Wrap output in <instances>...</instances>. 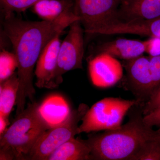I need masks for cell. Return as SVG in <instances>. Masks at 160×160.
Returning <instances> with one entry per match:
<instances>
[{
    "mask_svg": "<svg viewBox=\"0 0 160 160\" xmlns=\"http://www.w3.org/2000/svg\"><path fill=\"white\" fill-rule=\"evenodd\" d=\"M79 21L73 10L67 12L52 22H32L15 17L5 18L3 28L17 58L18 76L19 81L16 104V115L25 109L26 101L34 102L36 91L33 84L34 68L45 46L57 35L75 21Z\"/></svg>",
    "mask_w": 160,
    "mask_h": 160,
    "instance_id": "1",
    "label": "cell"
},
{
    "mask_svg": "<svg viewBox=\"0 0 160 160\" xmlns=\"http://www.w3.org/2000/svg\"><path fill=\"white\" fill-rule=\"evenodd\" d=\"M142 109L131 115L129 122L119 129L90 135L86 142L91 148V159L132 160L156 130L143 120Z\"/></svg>",
    "mask_w": 160,
    "mask_h": 160,
    "instance_id": "2",
    "label": "cell"
},
{
    "mask_svg": "<svg viewBox=\"0 0 160 160\" xmlns=\"http://www.w3.org/2000/svg\"><path fill=\"white\" fill-rule=\"evenodd\" d=\"M36 102L16 115L9 129L0 136V148H7L14 153L15 159L26 160L35 144L51 127L40 112Z\"/></svg>",
    "mask_w": 160,
    "mask_h": 160,
    "instance_id": "3",
    "label": "cell"
},
{
    "mask_svg": "<svg viewBox=\"0 0 160 160\" xmlns=\"http://www.w3.org/2000/svg\"><path fill=\"white\" fill-rule=\"evenodd\" d=\"M141 102L118 98H106L88 109L78 126V134L119 129L126 113Z\"/></svg>",
    "mask_w": 160,
    "mask_h": 160,
    "instance_id": "4",
    "label": "cell"
},
{
    "mask_svg": "<svg viewBox=\"0 0 160 160\" xmlns=\"http://www.w3.org/2000/svg\"><path fill=\"white\" fill-rule=\"evenodd\" d=\"M87 106L80 105L72 110L59 125L47 130L38 140L26 160H47L60 146L78 134V123L88 110Z\"/></svg>",
    "mask_w": 160,
    "mask_h": 160,
    "instance_id": "5",
    "label": "cell"
},
{
    "mask_svg": "<svg viewBox=\"0 0 160 160\" xmlns=\"http://www.w3.org/2000/svg\"><path fill=\"white\" fill-rule=\"evenodd\" d=\"M73 12L85 33L92 32L104 26L118 22L121 0H73Z\"/></svg>",
    "mask_w": 160,
    "mask_h": 160,
    "instance_id": "6",
    "label": "cell"
},
{
    "mask_svg": "<svg viewBox=\"0 0 160 160\" xmlns=\"http://www.w3.org/2000/svg\"><path fill=\"white\" fill-rule=\"evenodd\" d=\"M66 37L61 43L57 66L53 80L56 88L62 82L63 75L71 70L82 69L84 54L83 33L80 21H75L69 26Z\"/></svg>",
    "mask_w": 160,
    "mask_h": 160,
    "instance_id": "7",
    "label": "cell"
},
{
    "mask_svg": "<svg viewBox=\"0 0 160 160\" xmlns=\"http://www.w3.org/2000/svg\"><path fill=\"white\" fill-rule=\"evenodd\" d=\"M88 70L90 79L94 86L107 88L114 86L123 76V66L116 58L104 52L89 59Z\"/></svg>",
    "mask_w": 160,
    "mask_h": 160,
    "instance_id": "8",
    "label": "cell"
},
{
    "mask_svg": "<svg viewBox=\"0 0 160 160\" xmlns=\"http://www.w3.org/2000/svg\"><path fill=\"white\" fill-rule=\"evenodd\" d=\"M126 80L137 100L146 102L153 91V83L149 70V56L142 55L124 61Z\"/></svg>",
    "mask_w": 160,
    "mask_h": 160,
    "instance_id": "9",
    "label": "cell"
},
{
    "mask_svg": "<svg viewBox=\"0 0 160 160\" xmlns=\"http://www.w3.org/2000/svg\"><path fill=\"white\" fill-rule=\"evenodd\" d=\"M62 33L57 35L46 45L36 63L34 71L36 78L35 85L40 89L56 88L53 80L62 43L60 36Z\"/></svg>",
    "mask_w": 160,
    "mask_h": 160,
    "instance_id": "10",
    "label": "cell"
},
{
    "mask_svg": "<svg viewBox=\"0 0 160 160\" xmlns=\"http://www.w3.org/2000/svg\"><path fill=\"white\" fill-rule=\"evenodd\" d=\"M160 18V0H123L118 12V22Z\"/></svg>",
    "mask_w": 160,
    "mask_h": 160,
    "instance_id": "11",
    "label": "cell"
},
{
    "mask_svg": "<svg viewBox=\"0 0 160 160\" xmlns=\"http://www.w3.org/2000/svg\"><path fill=\"white\" fill-rule=\"evenodd\" d=\"M98 52H104L124 61L135 58L145 52V42L137 40L120 38L101 44Z\"/></svg>",
    "mask_w": 160,
    "mask_h": 160,
    "instance_id": "12",
    "label": "cell"
},
{
    "mask_svg": "<svg viewBox=\"0 0 160 160\" xmlns=\"http://www.w3.org/2000/svg\"><path fill=\"white\" fill-rule=\"evenodd\" d=\"M90 159L91 148L86 140L72 138L56 149L47 160Z\"/></svg>",
    "mask_w": 160,
    "mask_h": 160,
    "instance_id": "13",
    "label": "cell"
},
{
    "mask_svg": "<svg viewBox=\"0 0 160 160\" xmlns=\"http://www.w3.org/2000/svg\"><path fill=\"white\" fill-rule=\"evenodd\" d=\"M39 110L51 128L62 122L71 111L66 101L58 96L48 98L40 105Z\"/></svg>",
    "mask_w": 160,
    "mask_h": 160,
    "instance_id": "14",
    "label": "cell"
},
{
    "mask_svg": "<svg viewBox=\"0 0 160 160\" xmlns=\"http://www.w3.org/2000/svg\"><path fill=\"white\" fill-rule=\"evenodd\" d=\"M73 0H40L32 6V11L42 21H55L73 10Z\"/></svg>",
    "mask_w": 160,
    "mask_h": 160,
    "instance_id": "15",
    "label": "cell"
},
{
    "mask_svg": "<svg viewBox=\"0 0 160 160\" xmlns=\"http://www.w3.org/2000/svg\"><path fill=\"white\" fill-rule=\"evenodd\" d=\"M19 81L17 72L0 83V116L8 119L16 103Z\"/></svg>",
    "mask_w": 160,
    "mask_h": 160,
    "instance_id": "16",
    "label": "cell"
},
{
    "mask_svg": "<svg viewBox=\"0 0 160 160\" xmlns=\"http://www.w3.org/2000/svg\"><path fill=\"white\" fill-rule=\"evenodd\" d=\"M18 61L14 52L3 50L0 53V83L12 76L18 69Z\"/></svg>",
    "mask_w": 160,
    "mask_h": 160,
    "instance_id": "17",
    "label": "cell"
},
{
    "mask_svg": "<svg viewBox=\"0 0 160 160\" xmlns=\"http://www.w3.org/2000/svg\"><path fill=\"white\" fill-rule=\"evenodd\" d=\"M132 160H160V138L157 133L146 142Z\"/></svg>",
    "mask_w": 160,
    "mask_h": 160,
    "instance_id": "18",
    "label": "cell"
},
{
    "mask_svg": "<svg viewBox=\"0 0 160 160\" xmlns=\"http://www.w3.org/2000/svg\"><path fill=\"white\" fill-rule=\"evenodd\" d=\"M40 0H0L1 9L4 18L8 17L14 12H21L32 7Z\"/></svg>",
    "mask_w": 160,
    "mask_h": 160,
    "instance_id": "19",
    "label": "cell"
},
{
    "mask_svg": "<svg viewBox=\"0 0 160 160\" xmlns=\"http://www.w3.org/2000/svg\"><path fill=\"white\" fill-rule=\"evenodd\" d=\"M160 107V86L152 94L142 108L143 115L149 114Z\"/></svg>",
    "mask_w": 160,
    "mask_h": 160,
    "instance_id": "20",
    "label": "cell"
},
{
    "mask_svg": "<svg viewBox=\"0 0 160 160\" xmlns=\"http://www.w3.org/2000/svg\"><path fill=\"white\" fill-rule=\"evenodd\" d=\"M144 42L146 53L149 56H160V38L150 37Z\"/></svg>",
    "mask_w": 160,
    "mask_h": 160,
    "instance_id": "21",
    "label": "cell"
},
{
    "mask_svg": "<svg viewBox=\"0 0 160 160\" xmlns=\"http://www.w3.org/2000/svg\"><path fill=\"white\" fill-rule=\"evenodd\" d=\"M143 120L146 125L150 127H160V107L149 114L144 116Z\"/></svg>",
    "mask_w": 160,
    "mask_h": 160,
    "instance_id": "22",
    "label": "cell"
},
{
    "mask_svg": "<svg viewBox=\"0 0 160 160\" xmlns=\"http://www.w3.org/2000/svg\"><path fill=\"white\" fill-rule=\"evenodd\" d=\"M8 124V119L0 116V136L6 131V126Z\"/></svg>",
    "mask_w": 160,
    "mask_h": 160,
    "instance_id": "23",
    "label": "cell"
},
{
    "mask_svg": "<svg viewBox=\"0 0 160 160\" xmlns=\"http://www.w3.org/2000/svg\"><path fill=\"white\" fill-rule=\"evenodd\" d=\"M157 132L158 137L160 138V128L158 130H157Z\"/></svg>",
    "mask_w": 160,
    "mask_h": 160,
    "instance_id": "24",
    "label": "cell"
},
{
    "mask_svg": "<svg viewBox=\"0 0 160 160\" xmlns=\"http://www.w3.org/2000/svg\"><path fill=\"white\" fill-rule=\"evenodd\" d=\"M123 0H121V2H122V1Z\"/></svg>",
    "mask_w": 160,
    "mask_h": 160,
    "instance_id": "25",
    "label": "cell"
}]
</instances>
